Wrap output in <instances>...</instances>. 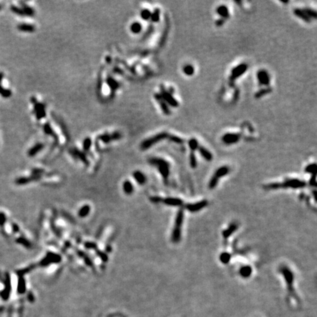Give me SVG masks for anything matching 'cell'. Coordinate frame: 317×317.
Masks as SVG:
<instances>
[{"instance_id":"e0dca14e","label":"cell","mask_w":317,"mask_h":317,"mask_svg":"<svg viewBox=\"0 0 317 317\" xmlns=\"http://www.w3.org/2000/svg\"><path fill=\"white\" fill-rule=\"evenodd\" d=\"M198 152L200 153V155L203 157L205 160L208 161V162H211V161L213 159V155H212V153L209 151H208L206 148H205L203 146H199L198 148Z\"/></svg>"},{"instance_id":"ee69618b","label":"cell","mask_w":317,"mask_h":317,"mask_svg":"<svg viewBox=\"0 0 317 317\" xmlns=\"http://www.w3.org/2000/svg\"><path fill=\"white\" fill-rule=\"evenodd\" d=\"M101 86H102V82H101V76L100 75L98 77V91L101 92Z\"/></svg>"},{"instance_id":"4dcf8cb0","label":"cell","mask_w":317,"mask_h":317,"mask_svg":"<svg viewBox=\"0 0 317 317\" xmlns=\"http://www.w3.org/2000/svg\"><path fill=\"white\" fill-rule=\"evenodd\" d=\"M316 165L315 163L311 164L305 168V172L311 174V175H314V174H316Z\"/></svg>"},{"instance_id":"603a6c76","label":"cell","mask_w":317,"mask_h":317,"mask_svg":"<svg viewBox=\"0 0 317 317\" xmlns=\"http://www.w3.org/2000/svg\"><path fill=\"white\" fill-rule=\"evenodd\" d=\"M44 148V145L43 143H37L36 145H34L29 151H28V155L29 156H33L35 154H38L40 151H41Z\"/></svg>"},{"instance_id":"5b68a950","label":"cell","mask_w":317,"mask_h":317,"mask_svg":"<svg viewBox=\"0 0 317 317\" xmlns=\"http://www.w3.org/2000/svg\"><path fill=\"white\" fill-rule=\"evenodd\" d=\"M168 133L161 132V133H158V134H156V135L154 136V137H150V138L146 139V140H145L141 143L140 145L141 149L142 150L148 149V148H151L152 145H155L156 143L158 142L159 141L162 140H164V139L165 138H168Z\"/></svg>"},{"instance_id":"cb8c5ba5","label":"cell","mask_w":317,"mask_h":317,"mask_svg":"<svg viewBox=\"0 0 317 317\" xmlns=\"http://www.w3.org/2000/svg\"><path fill=\"white\" fill-rule=\"evenodd\" d=\"M20 4L22 5V10L24 12L25 15H28V16H32V15H34L35 11H34V10L31 7H29V5H27L25 2H20Z\"/></svg>"},{"instance_id":"277c9868","label":"cell","mask_w":317,"mask_h":317,"mask_svg":"<svg viewBox=\"0 0 317 317\" xmlns=\"http://www.w3.org/2000/svg\"><path fill=\"white\" fill-rule=\"evenodd\" d=\"M230 172V168L228 166H223L220 167V168H218L215 172L214 173V175H212V178L209 181V188L210 189H214L216 186V185L219 183V181L221 178L226 176V175L229 173Z\"/></svg>"},{"instance_id":"f35d334b","label":"cell","mask_w":317,"mask_h":317,"mask_svg":"<svg viewBox=\"0 0 317 317\" xmlns=\"http://www.w3.org/2000/svg\"><path fill=\"white\" fill-rule=\"evenodd\" d=\"M0 95L3 98H10L12 96V91L10 90H9V89H5L4 87H2L0 90Z\"/></svg>"},{"instance_id":"52a82bcc","label":"cell","mask_w":317,"mask_h":317,"mask_svg":"<svg viewBox=\"0 0 317 317\" xmlns=\"http://www.w3.org/2000/svg\"><path fill=\"white\" fill-rule=\"evenodd\" d=\"M31 102L34 104V112L38 120H41L46 117V106L44 104L38 102L35 97L31 98Z\"/></svg>"},{"instance_id":"44dd1931","label":"cell","mask_w":317,"mask_h":317,"mask_svg":"<svg viewBox=\"0 0 317 317\" xmlns=\"http://www.w3.org/2000/svg\"><path fill=\"white\" fill-rule=\"evenodd\" d=\"M294 13L296 16H297L298 18H301L302 20H303L304 22H308L309 23L311 22V18H309V17L306 15V13H305V11L302 9H300V8H297L294 10Z\"/></svg>"},{"instance_id":"7bdbcfd3","label":"cell","mask_w":317,"mask_h":317,"mask_svg":"<svg viewBox=\"0 0 317 317\" xmlns=\"http://www.w3.org/2000/svg\"><path fill=\"white\" fill-rule=\"evenodd\" d=\"M224 23H225V19H223V18H220V19L216 20V22H215V24H216V26H217V27L223 26V25L224 24Z\"/></svg>"},{"instance_id":"bcb514c9","label":"cell","mask_w":317,"mask_h":317,"mask_svg":"<svg viewBox=\"0 0 317 317\" xmlns=\"http://www.w3.org/2000/svg\"><path fill=\"white\" fill-rule=\"evenodd\" d=\"M3 78H4V73H2V72H0V90L3 87L2 86V80H3Z\"/></svg>"},{"instance_id":"3957f363","label":"cell","mask_w":317,"mask_h":317,"mask_svg":"<svg viewBox=\"0 0 317 317\" xmlns=\"http://www.w3.org/2000/svg\"><path fill=\"white\" fill-rule=\"evenodd\" d=\"M149 162L151 165H154L158 168V171L163 178L165 183H168L170 175V168L169 162L161 158H151L149 160Z\"/></svg>"},{"instance_id":"f6af8a7d","label":"cell","mask_w":317,"mask_h":317,"mask_svg":"<svg viewBox=\"0 0 317 317\" xmlns=\"http://www.w3.org/2000/svg\"><path fill=\"white\" fill-rule=\"evenodd\" d=\"M316 174H314V175H312V177H311V180H310V184H311V185H313V186H316Z\"/></svg>"},{"instance_id":"8d00e7d4","label":"cell","mask_w":317,"mask_h":317,"mask_svg":"<svg viewBox=\"0 0 317 317\" xmlns=\"http://www.w3.org/2000/svg\"><path fill=\"white\" fill-rule=\"evenodd\" d=\"M168 138L169 139L170 141H172V142H175V143H177V144H182L184 142V140L182 138H180L179 137H177V136L172 135V134H168Z\"/></svg>"},{"instance_id":"7a4b0ae2","label":"cell","mask_w":317,"mask_h":317,"mask_svg":"<svg viewBox=\"0 0 317 317\" xmlns=\"http://www.w3.org/2000/svg\"><path fill=\"white\" fill-rule=\"evenodd\" d=\"M279 272L283 274V278L286 281V284L287 286V290L288 291L289 294L292 296L293 297H296V292L294 287V274H293L292 271L286 265H281L279 268Z\"/></svg>"},{"instance_id":"ac0fdd59","label":"cell","mask_w":317,"mask_h":317,"mask_svg":"<svg viewBox=\"0 0 317 317\" xmlns=\"http://www.w3.org/2000/svg\"><path fill=\"white\" fill-rule=\"evenodd\" d=\"M240 276L243 278H249V277L251 276L252 273H253V269L250 266H243L242 267L239 269V271Z\"/></svg>"},{"instance_id":"484cf974","label":"cell","mask_w":317,"mask_h":317,"mask_svg":"<svg viewBox=\"0 0 317 317\" xmlns=\"http://www.w3.org/2000/svg\"><path fill=\"white\" fill-rule=\"evenodd\" d=\"M272 92L271 87H267V88H263L261 90H258V92H256V93L255 94V98H259L263 97L265 95L269 94L270 93Z\"/></svg>"},{"instance_id":"4316f807","label":"cell","mask_w":317,"mask_h":317,"mask_svg":"<svg viewBox=\"0 0 317 317\" xmlns=\"http://www.w3.org/2000/svg\"><path fill=\"white\" fill-rule=\"evenodd\" d=\"M131 31L134 34H138L142 30V25L139 22H134L130 27Z\"/></svg>"},{"instance_id":"9c48e42d","label":"cell","mask_w":317,"mask_h":317,"mask_svg":"<svg viewBox=\"0 0 317 317\" xmlns=\"http://www.w3.org/2000/svg\"><path fill=\"white\" fill-rule=\"evenodd\" d=\"M161 96H162V98L164 99V101L167 103V104H169L170 106L172 107H178V102L177 101L176 99L172 96V95L171 93H170L165 88V87L162 85H161Z\"/></svg>"},{"instance_id":"ffe728a7","label":"cell","mask_w":317,"mask_h":317,"mask_svg":"<svg viewBox=\"0 0 317 317\" xmlns=\"http://www.w3.org/2000/svg\"><path fill=\"white\" fill-rule=\"evenodd\" d=\"M17 29L21 32H33L35 31V28L33 25L28 24H20L17 26Z\"/></svg>"},{"instance_id":"5bb4252c","label":"cell","mask_w":317,"mask_h":317,"mask_svg":"<svg viewBox=\"0 0 317 317\" xmlns=\"http://www.w3.org/2000/svg\"><path fill=\"white\" fill-rule=\"evenodd\" d=\"M154 98L156 100L157 102L160 105L161 109H162V112H164V114L167 115H170V110L169 107H168L167 103L164 101V99L162 98V96H161L160 93H155L154 94Z\"/></svg>"},{"instance_id":"b9f144b4","label":"cell","mask_w":317,"mask_h":317,"mask_svg":"<svg viewBox=\"0 0 317 317\" xmlns=\"http://www.w3.org/2000/svg\"><path fill=\"white\" fill-rule=\"evenodd\" d=\"M88 212H89V207L88 206H84V208H82V209L80 210L79 214H80V216H85V215H87V214H88Z\"/></svg>"},{"instance_id":"7c38bea8","label":"cell","mask_w":317,"mask_h":317,"mask_svg":"<svg viewBox=\"0 0 317 317\" xmlns=\"http://www.w3.org/2000/svg\"><path fill=\"white\" fill-rule=\"evenodd\" d=\"M241 138V135L239 133H227L222 137V141L226 145H232L236 143Z\"/></svg>"},{"instance_id":"c3c4849f","label":"cell","mask_w":317,"mask_h":317,"mask_svg":"<svg viewBox=\"0 0 317 317\" xmlns=\"http://www.w3.org/2000/svg\"><path fill=\"white\" fill-rule=\"evenodd\" d=\"M0 9H1V5H0Z\"/></svg>"},{"instance_id":"74e56055","label":"cell","mask_w":317,"mask_h":317,"mask_svg":"<svg viewBox=\"0 0 317 317\" xmlns=\"http://www.w3.org/2000/svg\"><path fill=\"white\" fill-rule=\"evenodd\" d=\"M140 16L145 21L150 19L151 16V12L148 9H144L141 11L140 13Z\"/></svg>"},{"instance_id":"6da1fadb","label":"cell","mask_w":317,"mask_h":317,"mask_svg":"<svg viewBox=\"0 0 317 317\" xmlns=\"http://www.w3.org/2000/svg\"><path fill=\"white\" fill-rule=\"evenodd\" d=\"M184 220V211L182 208L179 209L175 216V224L172 232L171 239L173 243H178L182 237V228Z\"/></svg>"},{"instance_id":"7402d4cb","label":"cell","mask_w":317,"mask_h":317,"mask_svg":"<svg viewBox=\"0 0 317 317\" xmlns=\"http://www.w3.org/2000/svg\"><path fill=\"white\" fill-rule=\"evenodd\" d=\"M43 130H44V132L46 133V134L52 136V137H53V138L55 140V142H56V143H57V142H58V136L57 135L56 133H55L54 131V130L52 129V127H51V126H50V124H49V123H46V124H45L44 126H43Z\"/></svg>"},{"instance_id":"d6a6232c","label":"cell","mask_w":317,"mask_h":317,"mask_svg":"<svg viewBox=\"0 0 317 317\" xmlns=\"http://www.w3.org/2000/svg\"><path fill=\"white\" fill-rule=\"evenodd\" d=\"M183 71L187 76H192V75H193L194 72H195V68H194V67L192 65H186V66H185L184 67Z\"/></svg>"},{"instance_id":"9a60e30c","label":"cell","mask_w":317,"mask_h":317,"mask_svg":"<svg viewBox=\"0 0 317 317\" xmlns=\"http://www.w3.org/2000/svg\"><path fill=\"white\" fill-rule=\"evenodd\" d=\"M238 227H239V225L236 223H232L225 230L223 231V237L224 238V239L227 240L233 233L237 230Z\"/></svg>"},{"instance_id":"83f0119b","label":"cell","mask_w":317,"mask_h":317,"mask_svg":"<svg viewBox=\"0 0 317 317\" xmlns=\"http://www.w3.org/2000/svg\"><path fill=\"white\" fill-rule=\"evenodd\" d=\"M159 18H160V10L156 8V9L154 10L153 13H151V22H154V23H156L159 21Z\"/></svg>"},{"instance_id":"836d02e7","label":"cell","mask_w":317,"mask_h":317,"mask_svg":"<svg viewBox=\"0 0 317 317\" xmlns=\"http://www.w3.org/2000/svg\"><path fill=\"white\" fill-rule=\"evenodd\" d=\"M303 10L305 11L306 15L309 17V18H314V19H316L317 14H316V12L314 10L311 9V8H305V9H303Z\"/></svg>"},{"instance_id":"f546056e","label":"cell","mask_w":317,"mask_h":317,"mask_svg":"<svg viewBox=\"0 0 317 317\" xmlns=\"http://www.w3.org/2000/svg\"><path fill=\"white\" fill-rule=\"evenodd\" d=\"M189 148H190L191 151H193V152H195L196 150H198V147H199L198 140H197L195 138H192L189 140Z\"/></svg>"},{"instance_id":"e575fe53","label":"cell","mask_w":317,"mask_h":317,"mask_svg":"<svg viewBox=\"0 0 317 317\" xmlns=\"http://www.w3.org/2000/svg\"><path fill=\"white\" fill-rule=\"evenodd\" d=\"M10 10H12L13 13L17 14V15H21V16H24V15H25V13L24 12L23 10H22V8H18V7L15 6V5H11Z\"/></svg>"},{"instance_id":"d590c367","label":"cell","mask_w":317,"mask_h":317,"mask_svg":"<svg viewBox=\"0 0 317 317\" xmlns=\"http://www.w3.org/2000/svg\"><path fill=\"white\" fill-rule=\"evenodd\" d=\"M189 163L192 168H195L197 167V159L195 156V152L191 151L190 155H189Z\"/></svg>"},{"instance_id":"7dc6e473","label":"cell","mask_w":317,"mask_h":317,"mask_svg":"<svg viewBox=\"0 0 317 317\" xmlns=\"http://www.w3.org/2000/svg\"><path fill=\"white\" fill-rule=\"evenodd\" d=\"M113 71H114L115 73H123L122 71H121L120 68H115Z\"/></svg>"},{"instance_id":"d6986e66","label":"cell","mask_w":317,"mask_h":317,"mask_svg":"<svg viewBox=\"0 0 317 317\" xmlns=\"http://www.w3.org/2000/svg\"><path fill=\"white\" fill-rule=\"evenodd\" d=\"M216 12L218 15H220L222 17L221 18H223V19H226L230 17L228 9L226 5H220L216 9Z\"/></svg>"},{"instance_id":"30bf717a","label":"cell","mask_w":317,"mask_h":317,"mask_svg":"<svg viewBox=\"0 0 317 317\" xmlns=\"http://www.w3.org/2000/svg\"><path fill=\"white\" fill-rule=\"evenodd\" d=\"M152 200L154 202H163L168 206H182L184 202L180 198H168L162 199L160 198H152Z\"/></svg>"},{"instance_id":"4fadbf2b","label":"cell","mask_w":317,"mask_h":317,"mask_svg":"<svg viewBox=\"0 0 317 317\" xmlns=\"http://www.w3.org/2000/svg\"><path fill=\"white\" fill-rule=\"evenodd\" d=\"M257 79L259 82L260 84L264 86H268L270 84V77L269 73L265 70H260L257 72Z\"/></svg>"},{"instance_id":"1f68e13d","label":"cell","mask_w":317,"mask_h":317,"mask_svg":"<svg viewBox=\"0 0 317 317\" xmlns=\"http://www.w3.org/2000/svg\"><path fill=\"white\" fill-rule=\"evenodd\" d=\"M98 139H100L101 141L104 142V143H109L110 142H111L112 140V137L111 134H103L101 135H100L98 137Z\"/></svg>"},{"instance_id":"2e32d148","label":"cell","mask_w":317,"mask_h":317,"mask_svg":"<svg viewBox=\"0 0 317 317\" xmlns=\"http://www.w3.org/2000/svg\"><path fill=\"white\" fill-rule=\"evenodd\" d=\"M107 83L109 85V87H110V90H111V95H112V96H114L115 92L117 90V89H118L119 87V83L118 82H117L115 79H113L112 77H111L110 76H108L107 79Z\"/></svg>"},{"instance_id":"60d3db41","label":"cell","mask_w":317,"mask_h":317,"mask_svg":"<svg viewBox=\"0 0 317 317\" xmlns=\"http://www.w3.org/2000/svg\"><path fill=\"white\" fill-rule=\"evenodd\" d=\"M124 189H125L126 192H127V193H131L132 192V186H131V184L128 182H126V183L124 184Z\"/></svg>"},{"instance_id":"f1b7e54d","label":"cell","mask_w":317,"mask_h":317,"mask_svg":"<svg viewBox=\"0 0 317 317\" xmlns=\"http://www.w3.org/2000/svg\"><path fill=\"white\" fill-rule=\"evenodd\" d=\"M134 178H136V180H137L139 183L141 184L145 183V181H146V178H145V175H144L142 172H139V171H137V172H134Z\"/></svg>"},{"instance_id":"ba28073f","label":"cell","mask_w":317,"mask_h":317,"mask_svg":"<svg viewBox=\"0 0 317 317\" xmlns=\"http://www.w3.org/2000/svg\"><path fill=\"white\" fill-rule=\"evenodd\" d=\"M247 68H248V66L246 63H242V64H239V66L233 68L231 71V75H230V84L233 83V82L236 79H237L239 76L244 74L247 71Z\"/></svg>"},{"instance_id":"8992f818","label":"cell","mask_w":317,"mask_h":317,"mask_svg":"<svg viewBox=\"0 0 317 317\" xmlns=\"http://www.w3.org/2000/svg\"><path fill=\"white\" fill-rule=\"evenodd\" d=\"M306 186V183L304 181L300 180L297 178H288L283 183H280L281 189H302Z\"/></svg>"},{"instance_id":"8fae6325","label":"cell","mask_w":317,"mask_h":317,"mask_svg":"<svg viewBox=\"0 0 317 317\" xmlns=\"http://www.w3.org/2000/svg\"><path fill=\"white\" fill-rule=\"evenodd\" d=\"M209 204V202L206 200H200V201L196 202V203H189V204L186 205L185 208L187 209L189 212H192V213H195V212H198L199 211L202 210L204 208H206V206Z\"/></svg>"},{"instance_id":"ab89813d","label":"cell","mask_w":317,"mask_h":317,"mask_svg":"<svg viewBox=\"0 0 317 317\" xmlns=\"http://www.w3.org/2000/svg\"><path fill=\"white\" fill-rule=\"evenodd\" d=\"M91 139L90 137H87L86 139H84V142H83V148H84V151H88L90 148L91 146Z\"/></svg>"},{"instance_id":"d4e9b609","label":"cell","mask_w":317,"mask_h":317,"mask_svg":"<svg viewBox=\"0 0 317 317\" xmlns=\"http://www.w3.org/2000/svg\"><path fill=\"white\" fill-rule=\"evenodd\" d=\"M230 258H231V255L227 252L222 253L220 256V261L223 264H228L230 261Z\"/></svg>"}]
</instances>
